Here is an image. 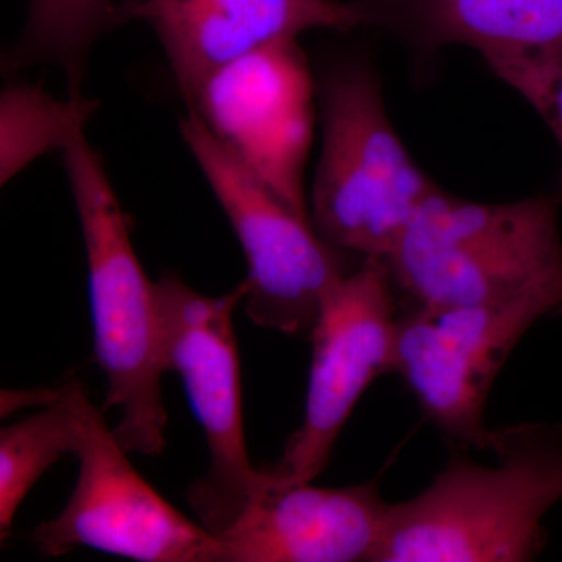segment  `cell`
<instances>
[{
	"mask_svg": "<svg viewBox=\"0 0 562 562\" xmlns=\"http://www.w3.org/2000/svg\"><path fill=\"white\" fill-rule=\"evenodd\" d=\"M260 471L246 514L220 536L225 562H373L390 512L379 480L321 487Z\"/></svg>",
	"mask_w": 562,
	"mask_h": 562,
	"instance_id": "7c38bea8",
	"label": "cell"
},
{
	"mask_svg": "<svg viewBox=\"0 0 562 562\" xmlns=\"http://www.w3.org/2000/svg\"><path fill=\"white\" fill-rule=\"evenodd\" d=\"M335 2L353 3V2H366V0H335Z\"/></svg>",
	"mask_w": 562,
	"mask_h": 562,
	"instance_id": "d6986e66",
	"label": "cell"
},
{
	"mask_svg": "<svg viewBox=\"0 0 562 562\" xmlns=\"http://www.w3.org/2000/svg\"><path fill=\"white\" fill-rule=\"evenodd\" d=\"M561 195L512 203L435 191L386 258L412 308L501 301L562 276Z\"/></svg>",
	"mask_w": 562,
	"mask_h": 562,
	"instance_id": "277c9868",
	"label": "cell"
},
{
	"mask_svg": "<svg viewBox=\"0 0 562 562\" xmlns=\"http://www.w3.org/2000/svg\"><path fill=\"white\" fill-rule=\"evenodd\" d=\"M398 314L395 283L384 258L366 257L325 297L310 338L313 361L305 414L276 465L281 483L313 482L361 395L394 369Z\"/></svg>",
	"mask_w": 562,
	"mask_h": 562,
	"instance_id": "9c48e42d",
	"label": "cell"
},
{
	"mask_svg": "<svg viewBox=\"0 0 562 562\" xmlns=\"http://www.w3.org/2000/svg\"><path fill=\"white\" fill-rule=\"evenodd\" d=\"M116 25L120 18L113 0H31L24 31L3 57V69L55 66L65 74L69 98H83L92 47Z\"/></svg>",
	"mask_w": 562,
	"mask_h": 562,
	"instance_id": "9a60e30c",
	"label": "cell"
},
{
	"mask_svg": "<svg viewBox=\"0 0 562 562\" xmlns=\"http://www.w3.org/2000/svg\"><path fill=\"white\" fill-rule=\"evenodd\" d=\"M188 111L310 220L303 177L313 143L314 80L297 38L272 41L216 70Z\"/></svg>",
	"mask_w": 562,
	"mask_h": 562,
	"instance_id": "30bf717a",
	"label": "cell"
},
{
	"mask_svg": "<svg viewBox=\"0 0 562 562\" xmlns=\"http://www.w3.org/2000/svg\"><path fill=\"white\" fill-rule=\"evenodd\" d=\"M562 314V276L501 301L409 308L398 316L394 369L439 430L490 450L484 409L492 384L536 322Z\"/></svg>",
	"mask_w": 562,
	"mask_h": 562,
	"instance_id": "52a82bcc",
	"label": "cell"
},
{
	"mask_svg": "<svg viewBox=\"0 0 562 562\" xmlns=\"http://www.w3.org/2000/svg\"><path fill=\"white\" fill-rule=\"evenodd\" d=\"M157 284L165 371L179 375L209 447V468L187 501L216 536L232 530L249 508L261 471L251 465L244 427L241 366L233 314L249 284L214 297L173 273Z\"/></svg>",
	"mask_w": 562,
	"mask_h": 562,
	"instance_id": "5b68a950",
	"label": "cell"
},
{
	"mask_svg": "<svg viewBox=\"0 0 562 562\" xmlns=\"http://www.w3.org/2000/svg\"><path fill=\"white\" fill-rule=\"evenodd\" d=\"M98 103L91 99L55 101L38 87L10 85L2 92V183L29 162L54 149L65 150L85 132Z\"/></svg>",
	"mask_w": 562,
	"mask_h": 562,
	"instance_id": "2e32d148",
	"label": "cell"
},
{
	"mask_svg": "<svg viewBox=\"0 0 562 562\" xmlns=\"http://www.w3.org/2000/svg\"><path fill=\"white\" fill-rule=\"evenodd\" d=\"M117 18L157 35L188 109L216 70L265 44L373 25L366 2L335 0H124Z\"/></svg>",
	"mask_w": 562,
	"mask_h": 562,
	"instance_id": "8fae6325",
	"label": "cell"
},
{
	"mask_svg": "<svg viewBox=\"0 0 562 562\" xmlns=\"http://www.w3.org/2000/svg\"><path fill=\"white\" fill-rule=\"evenodd\" d=\"M498 79L508 83L541 114L562 144V54L517 52L484 57Z\"/></svg>",
	"mask_w": 562,
	"mask_h": 562,
	"instance_id": "e0dca14e",
	"label": "cell"
},
{
	"mask_svg": "<svg viewBox=\"0 0 562 562\" xmlns=\"http://www.w3.org/2000/svg\"><path fill=\"white\" fill-rule=\"evenodd\" d=\"M498 464L453 454L430 486L390 505L373 562H524L546 547L562 501V435L525 424L492 432Z\"/></svg>",
	"mask_w": 562,
	"mask_h": 562,
	"instance_id": "6da1fadb",
	"label": "cell"
},
{
	"mask_svg": "<svg viewBox=\"0 0 562 562\" xmlns=\"http://www.w3.org/2000/svg\"><path fill=\"white\" fill-rule=\"evenodd\" d=\"M180 132L246 255L247 316L262 328L312 333L328 292L362 258L336 249L247 169L198 114L188 111Z\"/></svg>",
	"mask_w": 562,
	"mask_h": 562,
	"instance_id": "8992f818",
	"label": "cell"
},
{
	"mask_svg": "<svg viewBox=\"0 0 562 562\" xmlns=\"http://www.w3.org/2000/svg\"><path fill=\"white\" fill-rule=\"evenodd\" d=\"M321 103L310 221L336 249L386 260L438 187L403 146L371 66L347 61L328 70Z\"/></svg>",
	"mask_w": 562,
	"mask_h": 562,
	"instance_id": "3957f363",
	"label": "cell"
},
{
	"mask_svg": "<svg viewBox=\"0 0 562 562\" xmlns=\"http://www.w3.org/2000/svg\"><path fill=\"white\" fill-rule=\"evenodd\" d=\"M63 161L87 250L94 360L106 380L103 412L121 413L113 430L128 453L160 457L168 414L157 284L139 262L127 214L85 132L65 147Z\"/></svg>",
	"mask_w": 562,
	"mask_h": 562,
	"instance_id": "7a4b0ae2",
	"label": "cell"
},
{
	"mask_svg": "<svg viewBox=\"0 0 562 562\" xmlns=\"http://www.w3.org/2000/svg\"><path fill=\"white\" fill-rule=\"evenodd\" d=\"M77 380L57 386L54 402L27 419L0 431V538H10L11 525L29 492L55 462L77 454L83 435Z\"/></svg>",
	"mask_w": 562,
	"mask_h": 562,
	"instance_id": "5bb4252c",
	"label": "cell"
},
{
	"mask_svg": "<svg viewBox=\"0 0 562 562\" xmlns=\"http://www.w3.org/2000/svg\"><path fill=\"white\" fill-rule=\"evenodd\" d=\"M76 395L83 425L79 476L61 513L33 530V547L50 558L87 547L140 562H225L220 536L166 502L133 468L79 380Z\"/></svg>",
	"mask_w": 562,
	"mask_h": 562,
	"instance_id": "ba28073f",
	"label": "cell"
},
{
	"mask_svg": "<svg viewBox=\"0 0 562 562\" xmlns=\"http://www.w3.org/2000/svg\"><path fill=\"white\" fill-rule=\"evenodd\" d=\"M373 25L417 49L472 47L492 54H562V0H366Z\"/></svg>",
	"mask_w": 562,
	"mask_h": 562,
	"instance_id": "4fadbf2b",
	"label": "cell"
},
{
	"mask_svg": "<svg viewBox=\"0 0 562 562\" xmlns=\"http://www.w3.org/2000/svg\"><path fill=\"white\" fill-rule=\"evenodd\" d=\"M561 151H562V144H560ZM558 195H562V161H561V169L560 173H558Z\"/></svg>",
	"mask_w": 562,
	"mask_h": 562,
	"instance_id": "ac0fdd59",
	"label": "cell"
}]
</instances>
